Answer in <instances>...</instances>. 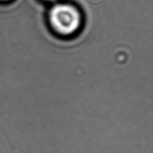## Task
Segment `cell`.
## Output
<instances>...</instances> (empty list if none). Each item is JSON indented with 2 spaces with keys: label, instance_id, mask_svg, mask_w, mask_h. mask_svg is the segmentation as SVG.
Instances as JSON below:
<instances>
[{
  "label": "cell",
  "instance_id": "7a4b0ae2",
  "mask_svg": "<svg viewBox=\"0 0 153 153\" xmlns=\"http://www.w3.org/2000/svg\"><path fill=\"white\" fill-rule=\"evenodd\" d=\"M14 1V0H0V6H7Z\"/></svg>",
  "mask_w": 153,
  "mask_h": 153
},
{
  "label": "cell",
  "instance_id": "3957f363",
  "mask_svg": "<svg viewBox=\"0 0 153 153\" xmlns=\"http://www.w3.org/2000/svg\"><path fill=\"white\" fill-rule=\"evenodd\" d=\"M46 1H56V0H46Z\"/></svg>",
  "mask_w": 153,
  "mask_h": 153
},
{
  "label": "cell",
  "instance_id": "6da1fadb",
  "mask_svg": "<svg viewBox=\"0 0 153 153\" xmlns=\"http://www.w3.org/2000/svg\"><path fill=\"white\" fill-rule=\"evenodd\" d=\"M49 20L55 32L62 36H70L80 28L82 16L77 7L73 5L59 3L50 10Z\"/></svg>",
  "mask_w": 153,
  "mask_h": 153
}]
</instances>
